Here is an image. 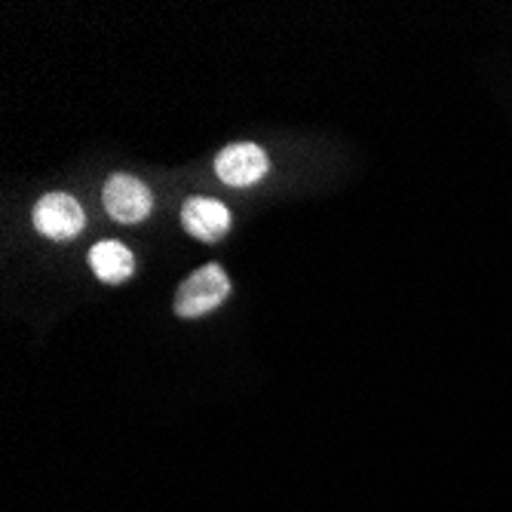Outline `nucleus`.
<instances>
[{
    "mask_svg": "<svg viewBox=\"0 0 512 512\" xmlns=\"http://www.w3.org/2000/svg\"><path fill=\"white\" fill-rule=\"evenodd\" d=\"M267 172L270 160L255 142H234L215 157V175L227 188H252Z\"/></svg>",
    "mask_w": 512,
    "mask_h": 512,
    "instance_id": "4",
    "label": "nucleus"
},
{
    "mask_svg": "<svg viewBox=\"0 0 512 512\" xmlns=\"http://www.w3.org/2000/svg\"><path fill=\"white\" fill-rule=\"evenodd\" d=\"M34 218V230L46 240H56V243H68L74 237L83 234L86 227V215L83 206L65 194V191H53V194H43L31 212Z\"/></svg>",
    "mask_w": 512,
    "mask_h": 512,
    "instance_id": "2",
    "label": "nucleus"
},
{
    "mask_svg": "<svg viewBox=\"0 0 512 512\" xmlns=\"http://www.w3.org/2000/svg\"><path fill=\"white\" fill-rule=\"evenodd\" d=\"M102 203H105V212L120 224L145 221L151 215V209H154L151 188L135 175H111L105 181Z\"/></svg>",
    "mask_w": 512,
    "mask_h": 512,
    "instance_id": "3",
    "label": "nucleus"
},
{
    "mask_svg": "<svg viewBox=\"0 0 512 512\" xmlns=\"http://www.w3.org/2000/svg\"><path fill=\"white\" fill-rule=\"evenodd\" d=\"M89 267L102 283L117 286V283H126L135 273V255L120 240H99L89 249Z\"/></svg>",
    "mask_w": 512,
    "mask_h": 512,
    "instance_id": "6",
    "label": "nucleus"
},
{
    "mask_svg": "<svg viewBox=\"0 0 512 512\" xmlns=\"http://www.w3.org/2000/svg\"><path fill=\"white\" fill-rule=\"evenodd\" d=\"M230 295V276L221 264H203L175 292V313L181 319H200Z\"/></svg>",
    "mask_w": 512,
    "mask_h": 512,
    "instance_id": "1",
    "label": "nucleus"
},
{
    "mask_svg": "<svg viewBox=\"0 0 512 512\" xmlns=\"http://www.w3.org/2000/svg\"><path fill=\"white\" fill-rule=\"evenodd\" d=\"M230 209L218 200H209V197H191L188 203L181 206V224L184 230L200 240V243H218L227 237L230 230Z\"/></svg>",
    "mask_w": 512,
    "mask_h": 512,
    "instance_id": "5",
    "label": "nucleus"
}]
</instances>
